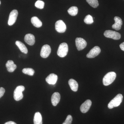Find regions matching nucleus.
I'll return each mask as SVG.
<instances>
[{"label": "nucleus", "instance_id": "6e6552de", "mask_svg": "<svg viewBox=\"0 0 124 124\" xmlns=\"http://www.w3.org/2000/svg\"><path fill=\"white\" fill-rule=\"evenodd\" d=\"M18 15V12L17 10H14L10 12L8 23L9 26H12L14 24L17 20Z\"/></svg>", "mask_w": 124, "mask_h": 124}, {"label": "nucleus", "instance_id": "20e7f679", "mask_svg": "<svg viewBox=\"0 0 124 124\" xmlns=\"http://www.w3.org/2000/svg\"><path fill=\"white\" fill-rule=\"evenodd\" d=\"M24 89L25 88L23 85H19L16 87L14 91V97L15 100L18 101L22 99L23 98V92Z\"/></svg>", "mask_w": 124, "mask_h": 124}, {"label": "nucleus", "instance_id": "5701e85b", "mask_svg": "<svg viewBox=\"0 0 124 124\" xmlns=\"http://www.w3.org/2000/svg\"><path fill=\"white\" fill-rule=\"evenodd\" d=\"M86 2L94 8L97 7L99 6L98 1V0H86Z\"/></svg>", "mask_w": 124, "mask_h": 124}, {"label": "nucleus", "instance_id": "a211bd4d", "mask_svg": "<svg viewBox=\"0 0 124 124\" xmlns=\"http://www.w3.org/2000/svg\"><path fill=\"white\" fill-rule=\"evenodd\" d=\"M16 44L18 47L21 52L24 54L28 53V51L27 48L25 46V45L22 42H20V41H17L16 42Z\"/></svg>", "mask_w": 124, "mask_h": 124}, {"label": "nucleus", "instance_id": "7ed1b4c3", "mask_svg": "<svg viewBox=\"0 0 124 124\" xmlns=\"http://www.w3.org/2000/svg\"><path fill=\"white\" fill-rule=\"evenodd\" d=\"M68 51V46L66 43L60 44L57 51L58 55L60 57L63 58L66 56Z\"/></svg>", "mask_w": 124, "mask_h": 124}, {"label": "nucleus", "instance_id": "dca6fc26", "mask_svg": "<svg viewBox=\"0 0 124 124\" xmlns=\"http://www.w3.org/2000/svg\"><path fill=\"white\" fill-rule=\"evenodd\" d=\"M7 70L9 72H12L17 68V66L14 64L13 61L8 60L6 64Z\"/></svg>", "mask_w": 124, "mask_h": 124}, {"label": "nucleus", "instance_id": "0eeeda50", "mask_svg": "<svg viewBox=\"0 0 124 124\" xmlns=\"http://www.w3.org/2000/svg\"><path fill=\"white\" fill-rule=\"evenodd\" d=\"M76 45L78 50H82L85 48L87 43L85 40L81 38H77L75 40Z\"/></svg>", "mask_w": 124, "mask_h": 124}, {"label": "nucleus", "instance_id": "423d86ee", "mask_svg": "<svg viewBox=\"0 0 124 124\" xmlns=\"http://www.w3.org/2000/svg\"><path fill=\"white\" fill-rule=\"evenodd\" d=\"M66 24L62 20H59L55 23V29L59 33H63L66 30Z\"/></svg>", "mask_w": 124, "mask_h": 124}, {"label": "nucleus", "instance_id": "b1692460", "mask_svg": "<svg viewBox=\"0 0 124 124\" xmlns=\"http://www.w3.org/2000/svg\"><path fill=\"white\" fill-rule=\"evenodd\" d=\"M84 21L85 23L87 24H92L94 22L93 17L90 15H88L85 16Z\"/></svg>", "mask_w": 124, "mask_h": 124}, {"label": "nucleus", "instance_id": "c85d7f7f", "mask_svg": "<svg viewBox=\"0 0 124 124\" xmlns=\"http://www.w3.org/2000/svg\"><path fill=\"white\" fill-rule=\"evenodd\" d=\"M17 124L15 122H13V121H8V122H6L5 124Z\"/></svg>", "mask_w": 124, "mask_h": 124}, {"label": "nucleus", "instance_id": "393cba45", "mask_svg": "<svg viewBox=\"0 0 124 124\" xmlns=\"http://www.w3.org/2000/svg\"><path fill=\"white\" fill-rule=\"evenodd\" d=\"M45 3L42 1H37L35 4V6L38 9H42L44 7Z\"/></svg>", "mask_w": 124, "mask_h": 124}, {"label": "nucleus", "instance_id": "2eb2a0df", "mask_svg": "<svg viewBox=\"0 0 124 124\" xmlns=\"http://www.w3.org/2000/svg\"><path fill=\"white\" fill-rule=\"evenodd\" d=\"M60 95L59 93L55 92L53 94L51 97V101L52 104L54 106H57L60 101Z\"/></svg>", "mask_w": 124, "mask_h": 124}, {"label": "nucleus", "instance_id": "cd10ccee", "mask_svg": "<svg viewBox=\"0 0 124 124\" xmlns=\"http://www.w3.org/2000/svg\"><path fill=\"white\" fill-rule=\"evenodd\" d=\"M120 47L122 50L124 51V42L120 45Z\"/></svg>", "mask_w": 124, "mask_h": 124}, {"label": "nucleus", "instance_id": "ddd939ff", "mask_svg": "<svg viewBox=\"0 0 124 124\" xmlns=\"http://www.w3.org/2000/svg\"><path fill=\"white\" fill-rule=\"evenodd\" d=\"M115 23L112 26V28L116 31H119L121 29L122 24V19L116 16L114 18Z\"/></svg>", "mask_w": 124, "mask_h": 124}, {"label": "nucleus", "instance_id": "1a4fd4ad", "mask_svg": "<svg viewBox=\"0 0 124 124\" xmlns=\"http://www.w3.org/2000/svg\"><path fill=\"white\" fill-rule=\"evenodd\" d=\"M51 52V49L50 46L49 45H44L42 46L41 50V56L42 58H46L48 57Z\"/></svg>", "mask_w": 124, "mask_h": 124}, {"label": "nucleus", "instance_id": "aec40b11", "mask_svg": "<svg viewBox=\"0 0 124 124\" xmlns=\"http://www.w3.org/2000/svg\"><path fill=\"white\" fill-rule=\"evenodd\" d=\"M31 22L34 26L37 28H39L42 26V22L37 17H32L31 19Z\"/></svg>", "mask_w": 124, "mask_h": 124}, {"label": "nucleus", "instance_id": "f3484780", "mask_svg": "<svg viewBox=\"0 0 124 124\" xmlns=\"http://www.w3.org/2000/svg\"><path fill=\"white\" fill-rule=\"evenodd\" d=\"M68 84L70 85L71 89L73 91L76 92L78 90V84L75 80L71 79L68 81Z\"/></svg>", "mask_w": 124, "mask_h": 124}, {"label": "nucleus", "instance_id": "c756f323", "mask_svg": "<svg viewBox=\"0 0 124 124\" xmlns=\"http://www.w3.org/2000/svg\"><path fill=\"white\" fill-rule=\"evenodd\" d=\"M1 4V1H0V5Z\"/></svg>", "mask_w": 124, "mask_h": 124}, {"label": "nucleus", "instance_id": "f8f14e48", "mask_svg": "<svg viewBox=\"0 0 124 124\" xmlns=\"http://www.w3.org/2000/svg\"><path fill=\"white\" fill-rule=\"evenodd\" d=\"M58 76L54 73H51L46 79V82L50 85H55L57 81Z\"/></svg>", "mask_w": 124, "mask_h": 124}, {"label": "nucleus", "instance_id": "39448f33", "mask_svg": "<svg viewBox=\"0 0 124 124\" xmlns=\"http://www.w3.org/2000/svg\"><path fill=\"white\" fill-rule=\"evenodd\" d=\"M104 36L107 38H111L114 40L120 39L121 37V35L119 32L115 31L107 30L104 32Z\"/></svg>", "mask_w": 124, "mask_h": 124}, {"label": "nucleus", "instance_id": "9d476101", "mask_svg": "<svg viewBox=\"0 0 124 124\" xmlns=\"http://www.w3.org/2000/svg\"><path fill=\"white\" fill-rule=\"evenodd\" d=\"M101 49L99 46H96L91 49L86 55V57L89 58H95L100 54Z\"/></svg>", "mask_w": 124, "mask_h": 124}, {"label": "nucleus", "instance_id": "f03ea898", "mask_svg": "<svg viewBox=\"0 0 124 124\" xmlns=\"http://www.w3.org/2000/svg\"><path fill=\"white\" fill-rule=\"evenodd\" d=\"M123 96L122 94H119L115 97L108 104V108L111 109L119 106L123 100Z\"/></svg>", "mask_w": 124, "mask_h": 124}, {"label": "nucleus", "instance_id": "f257e3e1", "mask_svg": "<svg viewBox=\"0 0 124 124\" xmlns=\"http://www.w3.org/2000/svg\"><path fill=\"white\" fill-rule=\"evenodd\" d=\"M116 73L114 72H110L104 76L103 79V83L105 86H108L113 83L116 77Z\"/></svg>", "mask_w": 124, "mask_h": 124}, {"label": "nucleus", "instance_id": "6ab92c4d", "mask_svg": "<svg viewBox=\"0 0 124 124\" xmlns=\"http://www.w3.org/2000/svg\"><path fill=\"white\" fill-rule=\"evenodd\" d=\"M33 122L34 124H42V116L40 112H37L35 113Z\"/></svg>", "mask_w": 124, "mask_h": 124}, {"label": "nucleus", "instance_id": "4be33fe9", "mask_svg": "<svg viewBox=\"0 0 124 124\" xmlns=\"http://www.w3.org/2000/svg\"><path fill=\"white\" fill-rule=\"evenodd\" d=\"M23 73L29 76H32L35 73V71L33 69L31 68H24L22 70Z\"/></svg>", "mask_w": 124, "mask_h": 124}, {"label": "nucleus", "instance_id": "412c9836", "mask_svg": "<svg viewBox=\"0 0 124 124\" xmlns=\"http://www.w3.org/2000/svg\"><path fill=\"white\" fill-rule=\"evenodd\" d=\"M68 12L72 16H75L78 13V8L76 6H72L68 9Z\"/></svg>", "mask_w": 124, "mask_h": 124}, {"label": "nucleus", "instance_id": "a878e982", "mask_svg": "<svg viewBox=\"0 0 124 124\" xmlns=\"http://www.w3.org/2000/svg\"><path fill=\"white\" fill-rule=\"evenodd\" d=\"M72 121V116L69 115L67 116L65 121L62 124H71Z\"/></svg>", "mask_w": 124, "mask_h": 124}, {"label": "nucleus", "instance_id": "4468645a", "mask_svg": "<svg viewBox=\"0 0 124 124\" xmlns=\"http://www.w3.org/2000/svg\"><path fill=\"white\" fill-rule=\"evenodd\" d=\"M24 40L27 44L31 46L33 45L35 42V36L31 33L27 34L25 35Z\"/></svg>", "mask_w": 124, "mask_h": 124}, {"label": "nucleus", "instance_id": "bb28decb", "mask_svg": "<svg viewBox=\"0 0 124 124\" xmlns=\"http://www.w3.org/2000/svg\"><path fill=\"white\" fill-rule=\"evenodd\" d=\"M5 89L2 87L0 88V98L2 97L5 93Z\"/></svg>", "mask_w": 124, "mask_h": 124}, {"label": "nucleus", "instance_id": "9b49d317", "mask_svg": "<svg viewBox=\"0 0 124 124\" xmlns=\"http://www.w3.org/2000/svg\"><path fill=\"white\" fill-rule=\"evenodd\" d=\"M92 104V102L90 100H87L82 103L80 107L81 111L83 113L87 112L89 110Z\"/></svg>", "mask_w": 124, "mask_h": 124}]
</instances>
